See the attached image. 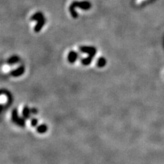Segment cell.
Listing matches in <instances>:
<instances>
[{
	"mask_svg": "<svg viewBox=\"0 0 164 164\" xmlns=\"http://www.w3.org/2000/svg\"><path fill=\"white\" fill-rule=\"evenodd\" d=\"M80 51L87 53L88 56L92 57V58H94V55H96V49L95 47H87V46H83L81 47L80 48Z\"/></svg>",
	"mask_w": 164,
	"mask_h": 164,
	"instance_id": "2",
	"label": "cell"
},
{
	"mask_svg": "<svg viewBox=\"0 0 164 164\" xmlns=\"http://www.w3.org/2000/svg\"><path fill=\"white\" fill-rule=\"evenodd\" d=\"M44 18V16H43V13H42V12H36V14H34L32 16V17H31V21H38L41 19V18Z\"/></svg>",
	"mask_w": 164,
	"mask_h": 164,
	"instance_id": "7",
	"label": "cell"
},
{
	"mask_svg": "<svg viewBox=\"0 0 164 164\" xmlns=\"http://www.w3.org/2000/svg\"><path fill=\"white\" fill-rule=\"evenodd\" d=\"M69 11H70L71 15L74 18H77L78 17V13L75 10V8H74L72 5H71L70 7H69Z\"/></svg>",
	"mask_w": 164,
	"mask_h": 164,
	"instance_id": "10",
	"label": "cell"
},
{
	"mask_svg": "<svg viewBox=\"0 0 164 164\" xmlns=\"http://www.w3.org/2000/svg\"><path fill=\"white\" fill-rule=\"evenodd\" d=\"M92 58L90 56H88L87 58H83L81 59V64H84V65H88L90 64L91 62H92Z\"/></svg>",
	"mask_w": 164,
	"mask_h": 164,
	"instance_id": "9",
	"label": "cell"
},
{
	"mask_svg": "<svg viewBox=\"0 0 164 164\" xmlns=\"http://www.w3.org/2000/svg\"><path fill=\"white\" fill-rule=\"evenodd\" d=\"M23 115L26 116V117H28V116H29V114H30L29 109H28L27 108H25L23 109Z\"/></svg>",
	"mask_w": 164,
	"mask_h": 164,
	"instance_id": "11",
	"label": "cell"
},
{
	"mask_svg": "<svg viewBox=\"0 0 164 164\" xmlns=\"http://www.w3.org/2000/svg\"><path fill=\"white\" fill-rule=\"evenodd\" d=\"M19 60H20V59L18 56L13 55V56L10 57V58L8 59L7 62L9 64H16V63H18V62H19Z\"/></svg>",
	"mask_w": 164,
	"mask_h": 164,
	"instance_id": "6",
	"label": "cell"
},
{
	"mask_svg": "<svg viewBox=\"0 0 164 164\" xmlns=\"http://www.w3.org/2000/svg\"><path fill=\"white\" fill-rule=\"evenodd\" d=\"M25 72V68L23 67H20L17 68V69H15V70H13L11 72H10V75L12 76L13 77H19L21 75H23Z\"/></svg>",
	"mask_w": 164,
	"mask_h": 164,
	"instance_id": "3",
	"label": "cell"
},
{
	"mask_svg": "<svg viewBox=\"0 0 164 164\" xmlns=\"http://www.w3.org/2000/svg\"><path fill=\"white\" fill-rule=\"evenodd\" d=\"M78 58V53L74 51L69 52L68 55V60L70 63H74Z\"/></svg>",
	"mask_w": 164,
	"mask_h": 164,
	"instance_id": "5",
	"label": "cell"
},
{
	"mask_svg": "<svg viewBox=\"0 0 164 164\" xmlns=\"http://www.w3.org/2000/svg\"><path fill=\"white\" fill-rule=\"evenodd\" d=\"M106 64V59L104 58H100L99 59L97 60L96 62V65L99 68H102Z\"/></svg>",
	"mask_w": 164,
	"mask_h": 164,
	"instance_id": "8",
	"label": "cell"
},
{
	"mask_svg": "<svg viewBox=\"0 0 164 164\" xmlns=\"http://www.w3.org/2000/svg\"><path fill=\"white\" fill-rule=\"evenodd\" d=\"M72 6H73L74 8H80L82 10H88L90 9L91 5L90 2H88V1H84V2H73L71 4Z\"/></svg>",
	"mask_w": 164,
	"mask_h": 164,
	"instance_id": "1",
	"label": "cell"
},
{
	"mask_svg": "<svg viewBox=\"0 0 164 164\" xmlns=\"http://www.w3.org/2000/svg\"><path fill=\"white\" fill-rule=\"evenodd\" d=\"M2 94V90H0V95H1Z\"/></svg>",
	"mask_w": 164,
	"mask_h": 164,
	"instance_id": "12",
	"label": "cell"
},
{
	"mask_svg": "<svg viewBox=\"0 0 164 164\" xmlns=\"http://www.w3.org/2000/svg\"><path fill=\"white\" fill-rule=\"evenodd\" d=\"M45 22H46V20H45V17L38 21L36 26L35 27H34V31H36V32H39V31H40L41 30H42L43 27L45 26Z\"/></svg>",
	"mask_w": 164,
	"mask_h": 164,
	"instance_id": "4",
	"label": "cell"
}]
</instances>
